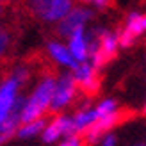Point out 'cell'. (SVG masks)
I'll list each match as a JSON object with an SVG mask.
<instances>
[{
    "mask_svg": "<svg viewBox=\"0 0 146 146\" xmlns=\"http://www.w3.org/2000/svg\"><path fill=\"white\" fill-rule=\"evenodd\" d=\"M54 84H55L54 75H45V77L39 78V82L34 86L32 93L29 94V96H25L23 111H21V123L43 118V116L48 112Z\"/></svg>",
    "mask_w": 146,
    "mask_h": 146,
    "instance_id": "obj_1",
    "label": "cell"
},
{
    "mask_svg": "<svg viewBox=\"0 0 146 146\" xmlns=\"http://www.w3.org/2000/svg\"><path fill=\"white\" fill-rule=\"evenodd\" d=\"M119 50V38L118 32L111 31L107 27L91 29V50H89V61L98 70L109 62Z\"/></svg>",
    "mask_w": 146,
    "mask_h": 146,
    "instance_id": "obj_2",
    "label": "cell"
},
{
    "mask_svg": "<svg viewBox=\"0 0 146 146\" xmlns=\"http://www.w3.org/2000/svg\"><path fill=\"white\" fill-rule=\"evenodd\" d=\"M29 78H31V70L27 66H16L0 82V125L11 112L16 98L21 94L20 89L29 82Z\"/></svg>",
    "mask_w": 146,
    "mask_h": 146,
    "instance_id": "obj_3",
    "label": "cell"
},
{
    "mask_svg": "<svg viewBox=\"0 0 146 146\" xmlns=\"http://www.w3.org/2000/svg\"><path fill=\"white\" fill-rule=\"evenodd\" d=\"M75 0H27L31 14L43 23L55 25L70 13Z\"/></svg>",
    "mask_w": 146,
    "mask_h": 146,
    "instance_id": "obj_4",
    "label": "cell"
},
{
    "mask_svg": "<svg viewBox=\"0 0 146 146\" xmlns=\"http://www.w3.org/2000/svg\"><path fill=\"white\" fill-rule=\"evenodd\" d=\"M78 94V86L71 73H62L55 77L54 91H52V100H50V112H62L66 107H70L75 102Z\"/></svg>",
    "mask_w": 146,
    "mask_h": 146,
    "instance_id": "obj_5",
    "label": "cell"
},
{
    "mask_svg": "<svg viewBox=\"0 0 146 146\" xmlns=\"http://www.w3.org/2000/svg\"><path fill=\"white\" fill-rule=\"evenodd\" d=\"M94 16V13L89 5H73L70 13L64 16L57 25V34L61 36V38H68V36L77 31V29H82V27H87L91 23V20Z\"/></svg>",
    "mask_w": 146,
    "mask_h": 146,
    "instance_id": "obj_6",
    "label": "cell"
},
{
    "mask_svg": "<svg viewBox=\"0 0 146 146\" xmlns=\"http://www.w3.org/2000/svg\"><path fill=\"white\" fill-rule=\"evenodd\" d=\"M71 77L75 78V82L78 86V91H82L84 94L91 96L98 91L100 78H98V68L94 66L91 61H80L77 62V66L70 70Z\"/></svg>",
    "mask_w": 146,
    "mask_h": 146,
    "instance_id": "obj_7",
    "label": "cell"
},
{
    "mask_svg": "<svg viewBox=\"0 0 146 146\" xmlns=\"http://www.w3.org/2000/svg\"><path fill=\"white\" fill-rule=\"evenodd\" d=\"M143 34H146V13H139V11L130 13L125 20V25L121 27V31H118L119 48L130 46Z\"/></svg>",
    "mask_w": 146,
    "mask_h": 146,
    "instance_id": "obj_8",
    "label": "cell"
},
{
    "mask_svg": "<svg viewBox=\"0 0 146 146\" xmlns=\"http://www.w3.org/2000/svg\"><path fill=\"white\" fill-rule=\"evenodd\" d=\"M73 134V125H71V116L70 114H59L54 119L46 121L45 128L41 132V137L46 144H52L64 139L66 135Z\"/></svg>",
    "mask_w": 146,
    "mask_h": 146,
    "instance_id": "obj_9",
    "label": "cell"
},
{
    "mask_svg": "<svg viewBox=\"0 0 146 146\" xmlns=\"http://www.w3.org/2000/svg\"><path fill=\"white\" fill-rule=\"evenodd\" d=\"M68 48L71 55L80 62V61H89V50H91V31L87 27L77 29L68 36Z\"/></svg>",
    "mask_w": 146,
    "mask_h": 146,
    "instance_id": "obj_10",
    "label": "cell"
},
{
    "mask_svg": "<svg viewBox=\"0 0 146 146\" xmlns=\"http://www.w3.org/2000/svg\"><path fill=\"white\" fill-rule=\"evenodd\" d=\"M46 52H48V57L52 59L55 64H59V66L62 68H66V70H73L77 66V59L71 55L70 52V48L66 43H62L59 39H52V41H48V45H46Z\"/></svg>",
    "mask_w": 146,
    "mask_h": 146,
    "instance_id": "obj_11",
    "label": "cell"
},
{
    "mask_svg": "<svg viewBox=\"0 0 146 146\" xmlns=\"http://www.w3.org/2000/svg\"><path fill=\"white\" fill-rule=\"evenodd\" d=\"M71 116V125H73V134H77V135H82L87 128H89L94 121L98 119V112H96V109L91 107V105H84V107H80L77 109Z\"/></svg>",
    "mask_w": 146,
    "mask_h": 146,
    "instance_id": "obj_12",
    "label": "cell"
},
{
    "mask_svg": "<svg viewBox=\"0 0 146 146\" xmlns=\"http://www.w3.org/2000/svg\"><path fill=\"white\" fill-rule=\"evenodd\" d=\"M45 125H46L45 116H43V118H38V119H32V121H25L16 128V134H18V137H21V139L36 137V135H41Z\"/></svg>",
    "mask_w": 146,
    "mask_h": 146,
    "instance_id": "obj_13",
    "label": "cell"
},
{
    "mask_svg": "<svg viewBox=\"0 0 146 146\" xmlns=\"http://www.w3.org/2000/svg\"><path fill=\"white\" fill-rule=\"evenodd\" d=\"M13 45V34L7 27H0V57L7 54V50Z\"/></svg>",
    "mask_w": 146,
    "mask_h": 146,
    "instance_id": "obj_14",
    "label": "cell"
},
{
    "mask_svg": "<svg viewBox=\"0 0 146 146\" xmlns=\"http://www.w3.org/2000/svg\"><path fill=\"white\" fill-rule=\"evenodd\" d=\"M84 5H89L91 9H98V11H104L107 7H111L112 0H80Z\"/></svg>",
    "mask_w": 146,
    "mask_h": 146,
    "instance_id": "obj_15",
    "label": "cell"
},
{
    "mask_svg": "<svg viewBox=\"0 0 146 146\" xmlns=\"http://www.w3.org/2000/svg\"><path fill=\"white\" fill-rule=\"evenodd\" d=\"M98 143H100V146H118V135L109 130V132H105L98 139Z\"/></svg>",
    "mask_w": 146,
    "mask_h": 146,
    "instance_id": "obj_16",
    "label": "cell"
},
{
    "mask_svg": "<svg viewBox=\"0 0 146 146\" xmlns=\"http://www.w3.org/2000/svg\"><path fill=\"white\" fill-rule=\"evenodd\" d=\"M82 144H84L82 135L71 134V135H66L64 139H61V144L59 146H82Z\"/></svg>",
    "mask_w": 146,
    "mask_h": 146,
    "instance_id": "obj_17",
    "label": "cell"
},
{
    "mask_svg": "<svg viewBox=\"0 0 146 146\" xmlns=\"http://www.w3.org/2000/svg\"><path fill=\"white\" fill-rule=\"evenodd\" d=\"M9 137H11V135H7V134H2V132H0V144H4L7 139H9Z\"/></svg>",
    "mask_w": 146,
    "mask_h": 146,
    "instance_id": "obj_18",
    "label": "cell"
},
{
    "mask_svg": "<svg viewBox=\"0 0 146 146\" xmlns=\"http://www.w3.org/2000/svg\"><path fill=\"white\" fill-rule=\"evenodd\" d=\"M2 14H4V5H2V2H0V18H2Z\"/></svg>",
    "mask_w": 146,
    "mask_h": 146,
    "instance_id": "obj_19",
    "label": "cell"
},
{
    "mask_svg": "<svg viewBox=\"0 0 146 146\" xmlns=\"http://www.w3.org/2000/svg\"><path fill=\"white\" fill-rule=\"evenodd\" d=\"M144 114H146V102H144Z\"/></svg>",
    "mask_w": 146,
    "mask_h": 146,
    "instance_id": "obj_20",
    "label": "cell"
},
{
    "mask_svg": "<svg viewBox=\"0 0 146 146\" xmlns=\"http://www.w3.org/2000/svg\"><path fill=\"white\" fill-rule=\"evenodd\" d=\"M0 2H9V0H0Z\"/></svg>",
    "mask_w": 146,
    "mask_h": 146,
    "instance_id": "obj_21",
    "label": "cell"
}]
</instances>
